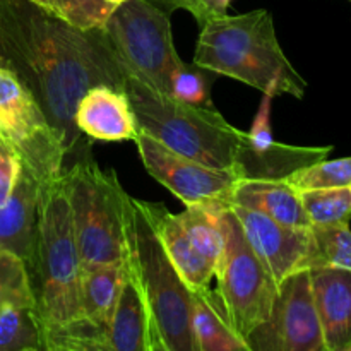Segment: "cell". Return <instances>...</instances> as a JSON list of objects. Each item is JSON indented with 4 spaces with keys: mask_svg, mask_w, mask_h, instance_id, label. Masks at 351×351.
Masks as SVG:
<instances>
[{
    "mask_svg": "<svg viewBox=\"0 0 351 351\" xmlns=\"http://www.w3.org/2000/svg\"><path fill=\"white\" fill-rule=\"evenodd\" d=\"M308 273L326 348L343 351L351 345V271L315 266Z\"/></svg>",
    "mask_w": 351,
    "mask_h": 351,
    "instance_id": "5bb4252c",
    "label": "cell"
},
{
    "mask_svg": "<svg viewBox=\"0 0 351 351\" xmlns=\"http://www.w3.org/2000/svg\"><path fill=\"white\" fill-rule=\"evenodd\" d=\"M123 91L143 132L180 156L237 173L243 130L233 127L218 110L178 101L130 72H127Z\"/></svg>",
    "mask_w": 351,
    "mask_h": 351,
    "instance_id": "5b68a950",
    "label": "cell"
},
{
    "mask_svg": "<svg viewBox=\"0 0 351 351\" xmlns=\"http://www.w3.org/2000/svg\"><path fill=\"white\" fill-rule=\"evenodd\" d=\"M194 64L259 89L266 96L288 95L302 99L307 82L285 55L273 14L256 9L223 16L201 27Z\"/></svg>",
    "mask_w": 351,
    "mask_h": 351,
    "instance_id": "7a4b0ae2",
    "label": "cell"
},
{
    "mask_svg": "<svg viewBox=\"0 0 351 351\" xmlns=\"http://www.w3.org/2000/svg\"><path fill=\"white\" fill-rule=\"evenodd\" d=\"M232 206L259 211L291 228H312L302 206L300 192L285 180L242 178L233 191Z\"/></svg>",
    "mask_w": 351,
    "mask_h": 351,
    "instance_id": "ac0fdd59",
    "label": "cell"
},
{
    "mask_svg": "<svg viewBox=\"0 0 351 351\" xmlns=\"http://www.w3.org/2000/svg\"><path fill=\"white\" fill-rule=\"evenodd\" d=\"M0 143H3V141H2V137H0Z\"/></svg>",
    "mask_w": 351,
    "mask_h": 351,
    "instance_id": "8d00e7d4",
    "label": "cell"
},
{
    "mask_svg": "<svg viewBox=\"0 0 351 351\" xmlns=\"http://www.w3.org/2000/svg\"><path fill=\"white\" fill-rule=\"evenodd\" d=\"M223 211V208L194 204L185 206V211L178 215L194 249L206 263L215 267V271L225 245L221 226Z\"/></svg>",
    "mask_w": 351,
    "mask_h": 351,
    "instance_id": "603a6c76",
    "label": "cell"
},
{
    "mask_svg": "<svg viewBox=\"0 0 351 351\" xmlns=\"http://www.w3.org/2000/svg\"><path fill=\"white\" fill-rule=\"evenodd\" d=\"M110 3H113V5H119L120 2H123V0H108Z\"/></svg>",
    "mask_w": 351,
    "mask_h": 351,
    "instance_id": "836d02e7",
    "label": "cell"
},
{
    "mask_svg": "<svg viewBox=\"0 0 351 351\" xmlns=\"http://www.w3.org/2000/svg\"><path fill=\"white\" fill-rule=\"evenodd\" d=\"M147 351H170L163 343V339H161L160 332H158L151 317L147 321Z\"/></svg>",
    "mask_w": 351,
    "mask_h": 351,
    "instance_id": "d6a6232c",
    "label": "cell"
},
{
    "mask_svg": "<svg viewBox=\"0 0 351 351\" xmlns=\"http://www.w3.org/2000/svg\"><path fill=\"white\" fill-rule=\"evenodd\" d=\"M173 12L170 0H123L103 24L127 72L165 95L171 71L182 60L171 36Z\"/></svg>",
    "mask_w": 351,
    "mask_h": 351,
    "instance_id": "52a82bcc",
    "label": "cell"
},
{
    "mask_svg": "<svg viewBox=\"0 0 351 351\" xmlns=\"http://www.w3.org/2000/svg\"><path fill=\"white\" fill-rule=\"evenodd\" d=\"M314 257L311 267L328 266L351 271V230L346 225L312 226Z\"/></svg>",
    "mask_w": 351,
    "mask_h": 351,
    "instance_id": "484cf974",
    "label": "cell"
},
{
    "mask_svg": "<svg viewBox=\"0 0 351 351\" xmlns=\"http://www.w3.org/2000/svg\"><path fill=\"white\" fill-rule=\"evenodd\" d=\"M47 332L33 297L7 302L0 308V351H45Z\"/></svg>",
    "mask_w": 351,
    "mask_h": 351,
    "instance_id": "7402d4cb",
    "label": "cell"
},
{
    "mask_svg": "<svg viewBox=\"0 0 351 351\" xmlns=\"http://www.w3.org/2000/svg\"><path fill=\"white\" fill-rule=\"evenodd\" d=\"M208 72L199 65L185 64L184 60H180L170 74L168 96L189 105L213 106L211 79Z\"/></svg>",
    "mask_w": 351,
    "mask_h": 351,
    "instance_id": "83f0119b",
    "label": "cell"
},
{
    "mask_svg": "<svg viewBox=\"0 0 351 351\" xmlns=\"http://www.w3.org/2000/svg\"><path fill=\"white\" fill-rule=\"evenodd\" d=\"M21 170L23 167L17 154L5 143H0V206L5 204L12 194Z\"/></svg>",
    "mask_w": 351,
    "mask_h": 351,
    "instance_id": "1f68e13d",
    "label": "cell"
},
{
    "mask_svg": "<svg viewBox=\"0 0 351 351\" xmlns=\"http://www.w3.org/2000/svg\"><path fill=\"white\" fill-rule=\"evenodd\" d=\"M23 351H43V350H23Z\"/></svg>",
    "mask_w": 351,
    "mask_h": 351,
    "instance_id": "d590c367",
    "label": "cell"
},
{
    "mask_svg": "<svg viewBox=\"0 0 351 351\" xmlns=\"http://www.w3.org/2000/svg\"><path fill=\"white\" fill-rule=\"evenodd\" d=\"M141 208L153 225L161 247L175 269L192 291L208 288L215 278V267L206 263L192 245L178 215L168 211L163 204L141 201Z\"/></svg>",
    "mask_w": 351,
    "mask_h": 351,
    "instance_id": "2e32d148",
    "label": "cell"
},
{
    "mask_svg": "<svg viewBox=\"0 0 351 351\" xmlns=\"http://www.w3.org/2000/svg\"><path fill=\"white\" fill-rule=\"evenodd\" d=\"M0 137L17 154L21 167L38 185L64 173V143L36 99L0 64Z\"/></svg>",
    "mask_w": 351,
    "mask_h": 351,
    "instance_id": "9c48e42d",
    "label": "cell"
},
{
    "mask_svg": "<svg viewBox=\"0 0 351 351\" xmlns=\"http://www.w3.org/2000/svg\"><path fill=\"white\" fill-rule=\"evenodd\" d=\"M40 185L21 170L12 194L0 206V249L9 250L29 264L34 249V228Z\"/></svg>",
    "mask_w": 351,
    "mask_h": 351,
    "instance_id": "e0dca14e",
    "label": "cell"
},
{
    "mask_svg": "<svg viewBox=\"0 0 351 351\" xmlns=\"http://www.w3.org/2000/svg\"><path fill=\"white\" fill-rule=\"evenodd\" d=\"M232 2L233 0H170L175 10L184 9L191 12L201 27L209 21L226 16Z\"/></svg>",
    "mask_w": 351,
    "mask_h": 351,
    "instance_id": "4dcf8cb0",
    "label": "cell"
},
{
    "mask_svg": "<svg viewBox=\"0 0 351 351\" xmlns=\"http://www.w3.org/2000/svg\"><path fill=\"white\" fill-rule=\"evenodd\" d=\"M147 321H149V314H147L144 298L132 273L127 267L119 302L103 331L108 350L147 351Z\"/></svg>",
    "mask_w": 351,
    "mask_h": 351,
    "instance_id": "d6986e66",
    "label": "cell"
},
{
    "mask_svg": "<svg viewBox=\"0 0 351 351\" xmlns=\"http://www.w3.org/2000/svg\"><path fill=\"white\" fill-rule=\"evenodd\" d=\"M134 143L147 173L177 195L185 206L232 208L233 191L240 177L235 171L216 170L173 153L139 129Z\"/></svg>",
    "mask_w": 351,
    "mask_h": 351,
    "instance_id": "30bf717a",
    "label": "cell"
},
{
    "mask_svg": "<svg viewBox=\"0 0 351 351\" xmlns=\"http://www.w3.org/2000/svg\"><path fill=\"white\" fill-rule=\"evenodd\" d=\"M0 64L33 95L67 154L81 144L74 113L82 96L95 86L125 88L127 69L103 27L81 29L27 0H0Z\"/></svg>",
    "mask_w": 351,
    "mask_h": 351,
    "instance_id": "6da1fadb",
    "label": "cell"
},
{
    "mask_svg": "<svg viewBox=\"0 0 351 351\" xmlns=\"http://www.w3.org/2000/svg\"><path fill=\"white\" fill-rule=\"evenodd\" d=\"M45 351H110L105 335L81 321L62 329H48Z\"/></svg>",
    "mask_w": 351,
    "mask_h": 351,
    "instance_id": "f1b7e54d",
    "label": "cell"
},
{
    "mask_svg": "<svg viewBox=\"0 0 351 351\" xmlns=\"http://www.w3.org/2000/svg\"><path fill=\"white\" fill-rule=\"evenodd\" d=\"M221 226L225 245L215 271L216 295L232 331L247 339L271 317L280 285L249 245L230 208L221 213Z\"/></svg>",
    "mask_w": 351,
    "mask_h": 351,
    "instance_id": "ba28073f",
    "label": "cell"
},
{
    "mask_svg": "<svg viewBox=\"0 0 351 351\" xmlns=\"http://www.w3.org/2000/svg\"><path fill=\"white\" fill-rule=\"evenodd\" d=\"M26 267L45 328L62 329L82 321V266L64 173L40 185L34 249Z\"/></svg>",
    "mask_w": 351,
    "mask_h": 351,
    "instance_id": "3957f363",
    "label": "cell"
},
{
    "mask_svg": "<svg viewBox=\"0 0 351 351\" xmlns=\"http://www.w3.org/2000/svg\"><path fill=\"white\" fill-rule=\"evenodd\" d=\"M127 266L123 263L105 264L81 273V311L82 321L105 331L115 305L119 302Z\"/></svg>",
    "mask_w": 351,
    "mask_h": 351,
    "instance_id": "ffe728a7",
    "label": "cell"
},
{
    "mask_svg": "<svg viewBox=\"0 0 351 351\" xmlns=\"http://www.w3.org/2000/svg\"><path fill=\"white\" fill-rule=\"evenodd\" d=\"M302 206L312 226L346 225L351 219V187L312 189L300 192Z\"/></svg>",
    "mask_w": 351,
    "mask_h": 351,
    "instance_id": "cb8c5ba5",
    "label": "cell"
},
{
    "mask_svg": "<svg viewBox=\"0 0 351 351\" xmlns=\"http://www.w3.org/2000/svg\"><path fill=\"white\" fill-rule=\"evenodd\" d=\"M125 263L147 314L170 351H201L194 328V291L165 254L139 199L123 197Z\"/></svg>",
    "mask_w": 351,
    "mask_h": 351,
    "instance_id": "277c9868",
    "label": "cell"
},
{
    "mask_svg": "<svg viewBox=\"0 0 351 351\" xmlns=\"http://www.w3.org/2000/svg\"><path fill=\"white\" fill-rule=\"evenodd\" d=\"M82 271L125 261L123 197L115 171L101 170L93 158L64 170Z\"/></svg>",
    "mask_w": 351,
    "mask_h": 351,
    "instance_id": "8992f818",
    "label": "cell"
},
{
    "mask_svg": "<svg viewBox=\"0 0 351 351\" xmlns=\"http://www.w3.org/2000/svg\"><path fill=\"white\" fill-rule=\"evenodd\" d=\"M343 351H351V345H350V346H346V348L343 350Z\"/></svg>",
    "mask_w": 351,
    "mask_h": 351,
    "instance_id": "e575fe53",
    "label": "cell"
},
{
    "mask_svg": "<svg viewBox=\"0 0 351 351\" xmlns=\"http://www.w3.org/2000/svg\"><path fill=\"white\" fill-rule=\"evenodd\" d=\"M245 341L254 351H328L308 269L281 281L271 317Z\"/></svg>",
    "mask_w": 351,
    "mask_h": 351,
    "instance_id": "8fae6325",
    "label": "cell"
},
{
    "mask_svg": "<svg viewBox=\"0 0 351 351\" xmlns=\"http://www.w3.org/2000/svg\"><path fill=\"white\" fill-rule=\"evenodd\" d=\"M283 180L297 192L312 191V189L351 187V156L339 158V160L326 158L293 171Z\"/></svg>",
    "mask_w": 351,
    "mask_h": 351,
    "instance_id": "4316f807",
    "label": "cell"
},
{
    "mask_svg": "<svg viewBox=\"0 0 351 351\" xmlns=\"http://www.w3.org/2000/svg\"><path fill=\"white\" fill-rule=\"evenodd\" d=\"M33 297L26 263L16 254L0 249V308L7 302Z\"/></svg>",
    "mask_w": 351,
    "mask_h": 351,
    "instance_id": "f546056e",
    "label": "cell"
},
{
    "mask_svg": "<svg viewBox=\"0 0 351 351\" xmlns=\"http://www.w3.org/2000/svg\"><path fill=\"white\" fill-rule=\"evenodd\" d=\"M81 134L96 141H134L139 127L125 91L95 86L79 101L74 113Z\"/></svg>",
    "mask_w": 351,
    "mask_h": 351,
    "instance_id": "9a60e30c",
    "label": "cell"
},
{
    "mask_svg": "<svg viewBox=\"0 0 351 351\" xmlns=\"http://www.w3.org/2000/svg\"><path fill=\"white\" fill-rule=\"evenodd\" d=\"M271 103L273 98L264 95L252 129L243 132L237 160V173L240 180H283L300 168L326 160L332 151V146L311 147L278 143L271 129Z\"/></svg>",
    "mask_w": 351,
    "mask_h": 351,
    "instance_id": "7c38bea8",
    "label": "cell"
},
{
    "mask_svg": "<svg viewBox=\"0 0 351 351\" xmlns=\"http://www.w3.org/2000/svg\"><path fill=\"white\" fill-rule=\"evenodd\" d=\"M27 2L81 29L103 27L112 10L115 9V5L108 0H27Z\"/></svg>",
    "mask_w": 351,
    "mask_h": 351,
    "instance_id": "d4e9b609",
    "label": "cell"
},
{
    "mask_svg": "<svg viewBox=\"0 0 351 351\" xmlns=\"http://www.w3.org/2000/svg\"><path fill=\"white\" fill-rule=\"evenodd\" d=\"M194 328L201 351H254L230 328L216 291H194Z\"/></svg>",
    "mask_w": 351,
    "mask_h": 351,
    "instance_id": "44dd1931",
    "label": "cell"
},
{
    "mask_svg": "<svg viewBox=\"0 0 351 351\" xmlns=\"http://www.w3.org/2000/svg\"><path fill=\"white\" fill-rule=\"evenodd\" d=\"M230 209L239 219L249 245L278 285L297 271L311 269L314 257L311 228L285 226L263 213L240 206Z\"/></svg>",
    "mask_w": 351,
    "mask_h": 351,
    "instance_id": "4fadbf2b",
    "label": "cell"
}]
</instances>
